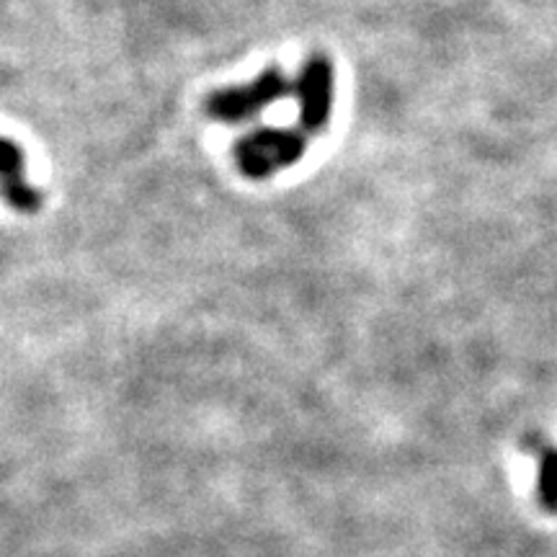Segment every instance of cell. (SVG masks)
<instances>
[{"label": "cell", "instance_id": "cell-1", "mask_svg": "<svg viewBox=\"0 0 557 557\" xmlns=\"http://www.w3.org/2000/svg\"><path fill=\"white\" fill-rule=\"evenodd\" d=\"M308 152V135L295 127H259L243 135L233 148L235 165L248 181H267L295 169Z\"/></svg>", "mask_w": 557, "mask_h": 557}, {"label": "cell", "instance_id": "cell-2", "mask_svg": "<svg viewBox=\"0 0 557 557\" xmlns=\"http://www.w3.org/2000/svg\"><path fill=\"white\" fill-rule=\"evenodd\" d=\"M289 94H295V83L278 67H267L253 81L212 90L205 99V114L220 124H243Z\"/></svg>", "mask_w": 557, "mask_h": 557}, {"label": "cell", "instance_id": "cell-5", "mask_svg": "<svg viewBox=\"0 0 557 557\" xmlns=\"http://www.w3.org/2000/svg\"><path fill=\"white\" fill-rule=\"evenodd\" d=\"M540 498L557 511V449H545L540 459Z\"/></svg>", "mask_w": 557, "mask_h": 557}, {"label": "cell", "instance_id": "cell-3", "mask_svg": "<svg viewBox=\"0 0 557 557\" xmlns=\"http://www.w3.org/2000/svg\"><path fill=\"white\" fill-rule=\"evenodd\" d=\"M297 124L305 135H320L331 124L336 101V70L329 54L312 52L295 81Z\"/></svg>", "mask_w": 557, "mask_h": 557}, {"label": "cell", "instance_id": "cell-4", "mask_svg": "<svg viewBox=\"0 0 557 557\" xmlns=\"http://www.w3.org/2000/svg\"><path fill=\"white\" fill-rule=\"evenodd\" d=\"M0 169H3V199L21 214L37 212L41 207V194L26 178V156L16 139H3Z\"/></svg>", "mask_w": 557, "mask_h": 557}]
</instances>
